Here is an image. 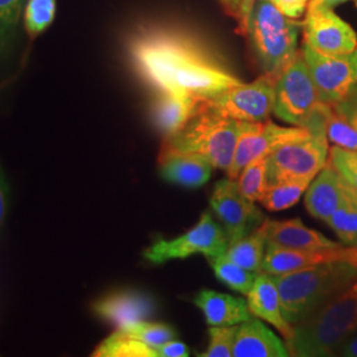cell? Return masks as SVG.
Segmentation results:
<instances>
[{
  "label": "cell",
  "instance_id": "obj_42",
  "mask_svg": "<svg viewBox=\"0 0 357 357\" xmlns=\"http://www.w3.org/2000/svg\"><path fill=\"white\" fill-rule=\"evenodd\" d=\"M356 7H357V1H356Z\"/></svg>",
  "mask_w": 357,
  "mask_h": 357
},
{
  "label": "cell",
  "instance_id": "obj_21",
  "mask_svg": "<svg viewBox=\"0 0 357 357\" xmlns=\"http://www.w3.org/2000/svg\"><path fill=\"white\" fill-rule=\"evenodd\" d=\"M268 243L280 248L296 250H319L339 248L342 243H335L317 230L310 229L301 218L286 221L266 220Z\"/></svg>",
  "mask_w": 357,
  "mask_h": 357
},
{
  "label": "cell",
  "instance_id": "obj_38",
  "mask_svg": "<svg viewBox=\"0 0 357 357\" xmlns=\"http://www.w3.org/2000/svg\"><path fill=\"white\" fill-rule=\"evenodd\" d=\"M335 356L357 357V330L351 333L336 349Z\"/></svg>",
  "mask_w": 357,
  "mask_h": 357
},
{
  "label": "cell",
  "instance_id": "obj_29",
  "mask_svg": "<svg viewBox=\"0 0 357 357\" xmlns=\"http://www.w3.org/2000/svg\"><path fill=\"white\" fill-rule=\"evenodd\" d=\"M326 134L333 146L357 151V128L330 105L326 110Z\"/></svg>",
  "mask_w": 357,
  "mask_h": 357
},
{
  "label": "cell",
  "instance_id": "obj_34",
  "mask_svg": "<svg viewBox=\"0 0 357 357\" xmlns=\"http://www.w3.org/2000/svg\"><path fill=\"white\" fill-rule=\"evenodd\" d=\"M328 163L357 192V151L332 146L328 151Z\"/></svg>",
  "mask_w": 357,
  "mask_h": 357
},
{
  "label": "cell",
  "instance_id": "obj_37",
  "mask_svg": "<svg viewBox=\"0 0 357 357\" xmlns=\"http://www.w3.org/2000/svg\"><path fill=\"white\" fill-rule=\"evenodd\" d=\"M339 113L344 115L345 118L357 128V93L344 102L333 106Z\"/></svg>",
  "mask_w": 357,
  "mask_h": 357
},
{
  "label": "cell",
  "instance_id": "obj_9",
  "mask_svg": "<svg viewBox=\"0 0 357 357\" xmlns=\"http://www.w3.org/2000/svg\"><path fill=\"white\" fill-rule=\"evenodd\" d=\"M228 246L229 240L221 224L205 212L193 228L174 240H156L143 252V257L153 265H163L168 261L185 259L195 255L215 259L225 255Z\"/></svg>",
  "mask_w": 357,
  "mask_h": 357
},
{
  "label": "cell",
  "instance_id": "obj_4",
  "mask_svg": "<svg viewBox=\"0 0 357 357\" xmlns=\"http://www.w3.org/2000/svg\"><path fill=\"white\" fill-rule=\"evenodd\" d=\"M357 330V281L307 318L294 324L286 339L290 356H335L336 349Z\"/></svg>",
  "mask_w": 357,
  "mask_h": 357
},
{
  "label": "cell",
  "instance_id": "obj_17",
  "mask_svg": "<svg viewBox=\"0 0 357 357\" xmlns=\"http://www.w3.org/2000/svg\"><path fill=\"white\" fill-rule=\"evenodd\" d=\"M352 191L354 188H351L327 162L308 185L305 205L311 216L326 222Z\"/></svg>",
  "mask_w": 357,
  "mask_h": 357
},
{
  "label": "cell",
  "instance_id": "obj_39",
  "mask_svg": "<svg viewBox=\"0 0 357 357\" xmlns=\"http://www.w3.org/2000/svg\"><path fill=\"white\" fill-rule=\"evenodd\" d=\"M7 208H8V188H7L4 174L0 168V228L7 215Z\"/></svg>",
  "mask_w": 357,
  "mask_h": 357
},
{
  "label": "cell",
  "instance_id": "obj_16",
  "mask_svg": "<svg viewBox=\"0 0 357 357\" xmlns=\"http://www.w3.org/2000/svg\"><path fill=\"white\" fill-rule=\"evenodd\" d=\"M213 166L199 153L180 151L163 143L159 153V172L172 184L187 188H199L211 178Z\"/></svg>",
  "mask_w": 357,
  "mask_h": 357
},
{
  "label": "cell",
  "instance_id": "obj_1",
  "mask_svg": "<svg viewBox=\"0 0 357 357\" xmlns=\"http://www.w3.org/2000/svg\"><path fill=\"white\" fill-rule=\"evenodd\" d=\"M138 73L160 91L200 98L241 84L191 38L166 29L142 31L130 43Z\"/></svg>",
  "mask_w": 357,
  "mask_h": 357
},
{
  "label": "cell",
  "instance_id": "obj_35",
  "mask_svg": "<svg viewBox=\"0 0 357 357\" xmlns=\"http://www.w3.org/2000/svg\"><path fill=\"white\" fill-rule=\"evenodd\" d=\"M273 4L291 19H299L306 13L308 3L311 0H271Z\"/></svg>",
  "mask_w": 357,
  "mask_h": 357
},
{
  "label": "cell",
  "instance_id": "obj_32",
  "mask_svg": "<svg viewBox=\"0 0 357 357\" xmlns=\"http://www.w3.org/2000/svg\"><path fill=\"white\" fill-rule=\"evenodd\" d=\"M24 1L0 0V53L7 51L13 43Z\"/></svg>",
  "mask_w": 357,
  "mask_h": 357
},
{
  "label": "cell",
  "instance_id": "obj_23",
  "mask_svg": "<svg viewBox=\"0 0 357 357\" xmlns=\"http://www.w3.org/2000/svg\"><path fill=\"white\" fill-rule=\"evenodd\" d=\"M268 246L266 220L243 238L229 243L225 255L246 270L261 273L262 261Z\"/></svg>",
  "mask_w": 357,
  "mask_h": 357
},
{
  "label": "cell",
  "instance_id": "obj_11",
  "mask_svg": "<svg viewBox=\"0 0 357 357\" xmlns=\"http://www.w3.org/2000/svg\"><path fill=\"white\" fill-rule=\"evenodd\" d=\"M303 44L323 54H345L357 50L355 31L318 0H311L302 22Z\"/></svg>",
  "mask_w": 357,
  "mask_h": 357
},
{
  "label": "cell",
  "instance_id": "obj_5",
  "mask_svg": "<svg viewBox=\"0 0 357 357\" xmlns=\"http://www.w3.org/2000/svg\"><path fill=\"white\" fill-rule=\"evenodd\" d=\"M246 123L216 114L200 103L190 122L175 135L166 138L165 143L180 151L199 153L213 168L228 171Z\"/></svg>",
  "mask_w": 357,
  "mask_h": 357
},
{
  "label": "cell",
  "instance_id": "obj_22",
  "mask_svg": "<svg viewBox=\"0 0 357 357\" xmlns=\"http://www.w3.org/2000/svg\"><path fill=\"white\" fill-rule=\"evenodd\" d=\"M193 302L203 311L205 321L209 327L238 326L253 318L248 303L241 298L229 294L204 289L195 296Z\"/></svg>",
  "mask_w": 357,
  "mask_h": 357
},
{
  "label": "cell",
  "instance_id": "obj_3",
  "mask_svg": "<svg viewBox=\"0 0 357 357\" xmlns=\"http://www.w3.org/2000/svg\"><path fill=\"white\" fill-rule=\"evenodd\" d=\"M281 295L282 312L294 326L357 281L351 262H328L274 277Z\"/></svg>",
  "mask_w": 357,
  "mask_h": 357
},
{
  "label": "cell",
  "instance_id": "obj_24",
  "mask_svg": "<svg viewBox=\"0 0 357 357\" xmlns=\"http://www.w3.org/2000/svg\"><path fill=\"white\" fill-rule=\"evenodd\" d=\"M314 178H293L268 184V190L261 199V204L270 212L289 209L299 202Z\"/></svg>",
  "mask_w": 357,
  "mask_h": 357
},
{
  "label": "cell",
  "instance_id": "obj_27",
  "mask_svg": "<svg viewBox=\"0 0 357 357\" xmlns=\"http://www.w3.org/2000/svg\"><path fill=\"white\" fill-rule=\"evenodd\" d=\"M326 224L343 245L357 246V192L354 190Z\"/></svg>",
  "mask_w": 357,
  "mask_h": 357
},
{
  "label": "cell",
  "instance_id": "obj_12",
  "mask_svg": "<svg viewBox=\"0 0 357 357\" xmlns=\"http://www.w3.org/2000/svg\"><path fill=\"white\" fill-rule=\"evenodd\" d=\"M209 203L229 243L248 236L265 221L255 203L240 193L236 178L217 181Z\"/></svg>",
  "mask_w": 357,
  "mask_h": 357
},
{
  "label": "cell",
  "instance_id": "obj_41",
  "mask_svg": "<svg viewBox=\"0 0 357 357\" xmlns=\"http://www.w3.org/2000/svg\"><path fill=\"white\" fill-rule=\"evenodd\" d=\"M320 3H323V4H326V6H328V7H333V6H337V4H342V3H345V1H349V0H318Z\"/></svg>",
  "mask_w": 357,
  "mask_h": 357
},
{
  "label": "cell",
  "instance_id": "obj_7",
  "mask_svg": "<svg viewBox=\"0 0 357 357\" xmlns=\"http://www.w3.org/2000/svg\"><path fill=\"white\" fill-rule=\"evenodd\" d=\"M326 131H310L284 142L268 153V184L293 178H314L328 162Z\"/></svg>",
  "mask_w": 357,
  "mask_h": 357
},
{
  "label": "cell",
  "instance_id": "obj_19",
  "mask_svg": "<svg viewBox=\"0 0 357 357\" xmlns=\"http://www.w3.org/2000/svg\"><path fill=\"white\" fill-rule=\"evenodd\" d=\"M202 98L174 91H160L151 109L153 125L166 137H172L184 128L199 109Z\"/></svg>",
  "mask_w": 357,
  "mask_h": 357
},
{
  "label": "cell",
  "instance_id": "obj_26",
  "mask_svg": "<svg viewBox=\"0 0 357 357\" xmlns=\"http://www.w3.org/2000/svg\"><path fill=\"white\" fill-rule=\"evenodd\" d=\"M238 191L250 202H261L268 187V155L249 163L237 176Z\"/></svg>",
  "mask_w": 357,
  "mask_h": 357
},
{
  "label": "cell",
  "instance_id": "obj_33",
  "mask_svg": "<svg viewBox=\"0 0 357 357\" xmlns=\"http://www.w3.org/2000/svg\"><path fill=\"white\" fill-rule=\"evenodd\" d=\"M240 326V324H238ZM238 326H212L209 327V344L202 357H231Z\"/></svg>",
  "mask_w": 357,
  "mask_h": 357
},
{
  "label": "cell",
  "instance_id": "obj_6",
  "mask_svg": "<svg viewBox=\"0 0 357 357\" xmlns=\"http://www.w3.org/2000/svg\"><path fill=\"white\" fill-rule=\"evenodd\" d=\"M327 107L320 100L302 52H298L275 79L274 115L293 126L326 131Z\"/></svg>",
  "mask_w": 357,
  "mask_h": 357
},
{
  "label": "cell",
  "instance_id": "obj_14",
  "mask_svg": "<svg viewBox=\"0 0 357 357\" xmlns=\"http://www.w3.org/2000/svg\"><path fill=\"white\" fill-rule=\"evenodd\" d=\"M351 262L357 266V246H339L319 250H296L280 248L268 243L266 253L262 261L261 273L278 277L302 268L328 262Z\"/></svg>",
  "mask_w": 357,
  "mask_h": 357
},
{
  "label": "cell",
  "instance_id": "obj_15",
  "mask_svg": "<svg viewBox=\"0 0 357 357\" xmlns=\"http://www.w3.org/2000/svg\"><path fill=\"white\" fill-rule=\"evenodd\" d=\"M93 312L119 327L153 317L156 305L150 294L135 289L115 290L103 295L91 305Z\"/></svg>",
  "mask_w": 357,
  "mask_h": 357
},
{
  "label": "cell",
  "instance_id": "obj_36",
  "mask_svg": "<svg viewBox=\"0 0 357 357\" xmlns=\"http://www.w3.org/2000/svg\"><path fill=\"white\" fill-rule=\"evenodd\" d=\"M156 351L158 357H188L191 351L183 342L178 340H169L165 344L158 345L153 348Z\"/></svg>",
  "mask_w": 357,
  "mask_h": 357
},
{
  "label": "cell",
  "instance_id": "obj_30",
  "mask_svg": "<svg viewBox=\"0 0 357 357\" xmlns=\"http://www.w3.org/2000/svg\"><path fill=\"white\" fill-rule=\"evenodd\" d=\"M119 330L126 332L130 336L143 342L144 344L150 347H158L165 344L169 340H174L176 337V332L163 323H150L146 320H139L135 323H130L123 327H119Z\"/></svg>",
  "mask_w": 357,
  "mask_h": 357
},
{
  "label": "cell",
  "instance_id": "obj_10",
  "mask_svg": "<svg viewBox=\"0 0 357 357\" xmlns=\"http://www.w3.org/2000/svg\"><path fill=\"white\" fill-rule=\"evenodd\" d=\"M301 52L323 102L336 106L357 93V50L323 54L303 44Z\"/></svg>",
  "mask_w": 357,
  "mask_h": 357
},
{
  "label": "cell",
  "instance_id": "obj_31",
  "mask_svg": "<svg viewBox=\"0 0 357 357\" xmlns=\"http://www.w3.org/2000/svg\"><path fill=\"white\" fill-rule=\"evenodd\" d=\"M56 8V0H28L24 8L26 32L32 36L44 32L53 23Z\"/></svg>",
  "mask_w": 357,
  "mask_h": 357
},
{
  "label": "cell",
  "instance_id": "obj_18",
  "mask_svg": "<svg viewBox=\"0 0 357 357\" xmlns=\"http://www.w3.org/2000/svg\"><path fill=\"white\" fill-rule=\"evenodd\" d=\"M246 296V303L253 317L268 321V324L281 332L284 340L291 336L293 326L282 312L281 295L273 275L259 273Z\"/></svg>",
  "mask_w": 357,
  "mask_h": 357
},
{
  "label": "cell",
  "instance_id": "obj_8",
  "mask_svg": "<svg viewBox=\"0 0 357 357\" xmlns=\"http://www.w3.org/2000/svg\"><path fill=\"white\" fill-rule=\"evenodd\" d=\"M275 77L264 76L202 98V106L230 119L265 122L274 114Z\"/></svg>",
  "mask_w": 357,
  "mask_h": 357
},
{
  "label": "cell",
  "instance_id": "obj_13",
  "mask_svg": "<svg viewBox=\"0 0 357 357\" xmlns=\"http://www.w3.org/2000/svg\"><path fill=\"white\" fill-rule=\"evenodd\" d=\"M310 134L305 128H282L270 121L248 122L240 135L231 163L227 171L228 178H237L240 172L255 159L271 153L284 142Z\"/></svg>",
  "mask_w": 357,
  "mask_h": 357
},
{
  "label": "cell",
  "instance_id": "obj_28",
  "mask_svg": "<svg viewBox=\"0 0 357 357\" xmlns=\"http://www.w3.org/2000/svg\"><path fill=\"white\" fill-rule=\"evenodd\" d=\"M212 266L220 281L225 283L230 290L243 295H248L259 274L243 268L238 264L233 262L227 255L212 259Z\"/></svg>",
  "mask_w": 357,
  "mask_h": 357
},
{
  "label": "cell",
  "instance_id": "obj_40",
  "mask_svg": "<svg viewBox=\"0 0 357 357\" xmlns=\"http://www.w3.org/2000/svg\"><path fill=\"white\" fill-rule=\"evenodd\" d=\"M221 1H222V4L225 6L227 11L231 13V15L236 17L237 13H238V10H240V6H241V1H243V0H221Z\"/></svg>",
  "mask_w": 357,
  "mask_h": 357
},
{
  "label": "cell",
  "instance_id": "obj_2",
  "mask_svg": "<svg viewBox=\"0 0 357 357\" xmlns=\"http://www.w3.org/2000/svg\"><path fill=\"white\" fill-rule=\"evenodd\" d=\"M236 17L264 75L277 78L298 54L302 23L282 13L271 0H243Z\"/></svg>",
  "mask_w": 357,
  "mask_h": 357
},
{
  "label": "cell",
  "instance_id": "obj_20",
  "mask_svg": "<svg viewBox=\"0 0 357 357\" xmlns=\"http://www.w3.org/2000/svg\"><path fill=\"white\" fill-rule=\"evenodd\" d=\"M234 357H289L290 352L281 339L262 320H246L238 326L233 348Z\"/></svg>",
  "mask_w": 357,
  "mask_h": 357
},
{
  "label": "cell",
  "instance_id": "obj_25",
  "mask_svg": "<svg viewBox=\"0 0 357 357\" xmlns=\"http://www.w3.org/2000/svg\"><path fill=\"white\" fill-rule=\"evenodd\" d=\"M96 357H158L153 347L116 328L93 352Z\"/></svg>",
  "mask_w": 357,
  "mask_h": 357
}]
</instances>
